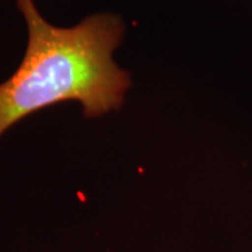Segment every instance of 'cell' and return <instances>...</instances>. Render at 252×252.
<instances>
[{"mask_svg":"<svg viewBox=\"0 0 252 252\" xmlns=\"http://www.w3.org/2000/svg\"><path fill=\"white\" fill-rule=\"evenodd\" d=\"M16 3L28 42L16 72L0 84V136L21 119L69 101L80 102L87 118L122 107L130 77L112 58L125 34L121 18L98 13L73 27H56L34 0Z\"/></svg>","mask_w":252,"mask_h":252,"instance_id":"cell-1","label":"cell"}]
</instances>
